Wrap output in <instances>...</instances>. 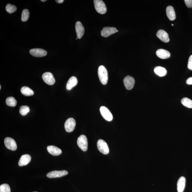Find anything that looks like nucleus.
<instances>
[{
	"instance_id": "nucleus-1",
	"label": "nucleus",
	"mask_w": 192,
	"mask_h": 192,
	"mask_svg": "<svg viewBox=\"0 0 192 192\" xmlns=\"http://www.w3.org/2000/svg\"><path fill=\"white\" fill-rule=\"evenodd\" d=\"M98 75L101 83L103 85L107 84L108 79V71L103 65H101L99 67Z\"/></svg>"
},
{
	"instance_id": "nucleus-2",
	"label": "nucleus",
	"mask_w": 192,
	"mask_h": 192,
	"mask_svg": "<svg viewBox=\"0 0 192 192\" xmlns=\"http://www.w3.org/2000/svg\"><path fill=\"white\" fill-rule=\"evenodd\" d=\"M95 8L97 12L100 14H104L107 11V6L101 0H94Z\"/></svg>"
},
{
	"instance_id": "nucleus-3",
	"label": "nucleus",
	"mask_w": 192,
	"mask_h": 192,
	"mask_svg": "<svg viewBox=\"0 0 192 192\" xmlns=\"http://www.w3.org/2000/svg\"><path fill=\"white\" fill-rule=\"evenodd\" d=\"M77 143L79 147L83 151H87L88 143L87 138L84 135H81L78 138Z\"/></svg>"
},
{
	"instance_id": "nucleus-4",
	"label": "nucleus",
	"mask_w": 192,
	"mask_h": 192,
	"mask_svg": "<svg viewBox=\"0 0 192 192\" xmlns=\"http://www.w3.org/2000/svg\"><path fill=\"white\" fill-rule=\"evenodd\" d=\"M97 147L100 152L104 155L109 153V150L107 143L103 140L99 139L97 142Z\"/></svg>"
},
{
	"instance_id": "nucleus-5",
	"label": "nucleus",
	"mask_w": 192,
	"mask_h": 192,
	"mask_svg": "<svg viewBox=\"0 0 192 192\" xmlns=\"http://www.w3.org/2000/svg\"><path fill=\"white\" fill-rule=\"evenodd\" d=\"M100 111L101 115L105 120L108 121L112 120V115L108 108L104 106H102L100 108Z\"/></svg>"
},
{
	"instance_id": "nucleus-6",
	"label": "nucleus",
	"mask_w": 192,
	"mask_h": 192,
	"mask_svg": "<svg viewBox=\"0 0 192 192\" xmlns=\"http://www.w3.org/2000/svg\"><path fill=\"white\" fill-rule=\"evenodd\" d=\"M42 78L44 82L49 85H53L55 83V78L50 72H45L43 74Z\"/></svg>"
},
{
	"instance_id": "nucleus-7",
	"label": "nucleus",
	"mask_w": 192,
	"mask_h": 192,
	"mask_svg": "<svg viewBox=\"0 0 192 192\" xmlns=\"http://www.w3.org/2000/svg\"><path fill=\"white\" fill-rule=\"evenodd\" d=\"M76 125L75 120L69 118L67 120L65 124V127L67 132H71L74 130Z\"/></svg>"
},
{
	"instance_id": "nucleus-8",
	"label": "nucleus",
	"mask_w": 192,
	"mask_h": 192,
	"mask_svg": "<svg viewBox=\"0 0 192 192\" xmlns=\"http://www.w3.org/2000/svg\"><path fill=\"white\" fill-rule=\"evenodd\" d=\"M4 143L6 147L9 150L12 151H15L17 150V143L14 140L11 138L6 137L4 139Z\"/></svg>"
},
{
	"instance_id": "nucleus-9",
	"label": "nucleus",
	"mask_w": 192,
	"mask_h": 192,
	"mask_svg": "<svg viewBox=\"0 0 192 192\" xmlns=\"http://www.w3.org/2000/svg\"><path fill=\"white\" fill-rule=\"evenodd\" d=\"M118 32V31L114 27H104L101 31V35L104 37H107Z\"/></svg>"
},
{
	"instance_id": "nucleus-10",
	"label": "nucleus",
	"mask_w": 192,
	"mask_h": 192,
	"mask_svg": "<svg viewBox=\"0 0 192 192\" xmlns=\"http://www.w3.org/2000/svg\"><path fill=\"white\" fill-rule=\"evenodd\" d=\"M123 83L126 89L128 90L132 89L135 83L134 78L129 76H126L123 79Z\"/></svg>"
},
{
	"instance_id": "nucleus-11",
	"label": "nucleus",
	"mask_w": 192,
	"mask_h": 192,
	"mask_svg": "<svg viewBox=\"0 0 192 192\" xmlns=\"http://www.w3.org/2000/svg\"><path fill=\"white\" fill-rule=\"evenodd\" d=\"M30 53L31 55L35 57H44L47 55V52L41 49H30Z\"/></svg>"
},
{
	"instance_id": "nucleus-12",
	"label": "nucleus",
	"mask_w": 192,
	"mask_h": 192,
	"mask_svg": "<svg viewBox=\"0 0 192 192\" xmlns=\"http://www.w3.org/2000/svg\"><path fill=\"white\" fill-rule=\"evenodd\" d=\"M68 171L63 170L61 171L55 170L51 171L47 174V177L49 178H60L68 174Z\"/></svg>"
},
{
	"instance_id": "nucleus-13",
	"label": "nucleus",
	"mask_w": 192,
	"mask_h": 192,
	"mask_svg": "<svg viewBox=\"0 0 192 192\" xmlns=\"http://www.w3.org/2000/svg\"><path fill=\"white\" fill-rule=\"evenodd\" d=\"M75 28L77 37L79 39H80L84 34V27L80 22L78 21L76 23Z\"/></svg>"
},
{
	"instance_id": "nucleus-14",
	"label": "nucleus",
	"mask_w": 192,
	"mask_h": 192,
	"mask_svg": "<svg viewBox=\"0 0 192 192\" xmlns=\"http://www.w3.org/2000/svg\"><path fill=\"white\" fill-rule=\"evenodd\" d=\"M157 36L162 41L164 42H168L170 40L168 33L163 30L158 31L157 33Z\"/></svg>"
},
{
	"instance_id": "nucleus-15",
	"label": "nucleus",
	"mask_w": 192,
	"mask_h": 192,
	"mask_svg": "<svg viewBox=\"0 0 192 192\" xmlns=\"http://www.w3.org/2000/svg\"><path fill=\"white\" fill-rule=\"evenodd\" d=\"M158 57L162 59H166L170 57V53L166 49H158L156 53Z\"/></svg>"
},
{
	"instance_id": "nucleus-16",
	"label": "nucleus",
	"mask_w": 192,
	"mask_h": 192,
	"mask_svg": "<svg viewBox=\"0 0 192 192\" xmlns=\"http://www.w3.org/2000/svg\"><path fill=\"white\" fill-rule=\"evenodd\" d=\"M31 160V157L29 155H24L22 156L19 159L18 164L20 166H23L27 165Z\"/></svg>"
},
{
	"instance_id": "nucleus-17",
	"label": "nucleus",
	"mask_w": 192,
	"mask_h": 192,
	"mask_svg": "<svg viewBox=\"0 0 192 192\" xmlns=\"http://www.w3.org/2000/svg\"><path fill=\"white\" fill-rule=\"evenodd\" d=\"M166 11L167 16L169 20L173 21L176 19L175 11L172 6H167Z\"/></svg>"
},
{
	"instance_id": "nucleus-18",
	"label": "nucleus",
	"mask_w": 192,
	"mask_h": 192,
	"mask_svg": "<svg viewBox=\"0 0 192 192\" xmlns=\"http://www.w3.org/2000/svg\"><path fill=\"white\" fill-rule=\"evenodd\" d=\"M47 150L50 154L54 156L59 155L62 153V151L57 147L49 146L47 147Z\"/></svg>"
},
{
	"instance_id": "nucleus-19",
	"label": "nucleus",
	"mask_w": 192,
	"mask_h": 192,
	"mask_svg": "<svg viewBox=\"0 0 192 192\" xmlns=\"http://www.w3.org/2000/svg\"><path fill=\"white\" fill-rule=\"evenodd\" d=\"M186 184V179L184 177H181L177 182V190L178 192H183L184 191Z\"/></svg>"
},
{
	"instance_id": "nucleus-20",
	"label": "nucleus",
	"mask_w": 192,
	"mask_h": 192,
	"mask_svg": "<svg viewBox=\"0 0 192 192\" xmlns=\"http://www.w3.org/2000/svg\"><path fill=\"white\" fill-rule=\"evenodd\" d=\"M78 80L75 76H73L70 78L66 84L67 90H71L72 88L76 86L77 84Z\"/></svg>"
},
{
	"instance_id": "nucleus-21",
	"label": "nucleus",
	"mask_w": 192,
	"mask_h": 192,
	"mask_svg": "<svg viewBox=\"0 0 192 192\" xmlns=\"http://www.w3.org/2000/svg\"><path fill=\"white\" fill-rule=\"evenodd\" d=\"M155 73L160 76H165L167 73L166 69L164 68L160 67H156L154 69Z\"/></svg>"
},
{
	"instance_id": "nucleus-22",
	"label": "nucleus",
	"mask_w": 192,
	"mask_h": 192,
	"mask_svg": "<svg viewBox=\"0 0 192 192\" xmlns=\"http://www.w3.org/2000/svg\"><path fill=\"white\" fill-rule=\"evenodd\" d=\"M21 92L22 94L26 96H32L34 94L33 90L28 87L24 86L22 87Z\"/></svg>"
},
{
	"instance_id": "nucleus-23",
	"label": "nucleus",
	"mask_w": 192,
	"mask_h": 192,
	"mask_svg": "<svg viewBox=\"0 0 192 192\" xmlns=\"http://www.w3.org/2000/svg\"><path fill=\"white\" fill-rule=\"evenodd\" d=\"M6 103L7 105L10 107H15L17 105V101L14 97H9L6 99Z\"/></svg>"
},
{
	"instance_id": "nucleus-24",
	"label": "nucleus",
	"mask_w": 192,
	"mask_h": 192,
	"mask_svg": "<svg viewBox=\"0 0 192 192\" xmlns=\"http://www.w3.org/2000/svg\"><path fill=\"white\" fill-rule=\"evenodd\" d=\"M182 104L187 108H192V100L187 98H182L181 100Z\"/></svg>"
},
{
	"instance_id": "nucleus-25",
	"label": "nucleus",
	"mask_w": 192,
	"mask_h": 192,
	"mask_svg": "<svg viewBox=\"0 0 192 192\" xmlns=\"http://www.w3.org/2000/svg\"><path fill=\"white\" fill-rule=\"evenodd\" d=\"M29 16H30V13L29 11L27 9H25L22 11L21 20L22 22H26L28 20L29 18Z\"/></svg>"
},
{
	"instance_id": "nucleus-26",
	"label": "nucleus",
	"mask_w": 192,
	"mask_h": 192,
	"mask_svg": "<svg viewBox=\"0 0 192 192\" xmlns=\"http://www.w3.org/2000/svg\"><path fill=\"white\" fill-rule=\"evenodd\" d=\"M30 108L27 106H22L19 109L20 113L22 116H25L30 112Z\"/></svg>"
},
{
	"instance_id": "nucleus-27",
	"label": "nucleus",
	"mask_w": 192,
	"mask_h": 192,
	"mask_svg": "<svg viewBox=\"0 0 192 192\" xmlns=\"http://www.w3.org/2000/svg\"><path fill=\"white\" fill-rule=\"evenodd\" d=\"M16 6L10 4H7L6 6V12L10 14H12L17 11Z\"/></svg>"
},
{
	"instance_id": "nucleus-28",
	"label": "nucleus",
	"mask_w": 192,
	"mask_h": 192,
	"mask_svg": "<svg viewBox=\"0 0 192 192\" xmlns=\"http://www.w3.org/2000/svg\"><path fill=\"white\" fill-rule=\"evenodd\" d=\"M0 192H11L10 186L8 184H6L1 185Z\"/></svg>"
},
{
	"instance_id": "nucleus-29",
	"label": "nucleus",
	"mask_w": 192,
	"mask_h": 192,
	"mask_svg": "<svg viewBox=\"0 0 192 192\" xmlns=\"http://www.w3.org/2000/svg\"><path fill=\"white\" fill-rule=\"evenodd\" d=\"M187 67L190 70L192 71V55L190 56L189 58Z\"/></svg>"
},
{
	"instance_id": "nucleus-30",
	"label": "nucleus",
	"mask_w": 192,
	"mask_h": 192,
	"mask_svg": "<svg viewBox=\"0 0 192 192\" xmlns=\"http://www.w3.org/2000/svg\"><path fill=\"white\" fill-rule=\"evenodd\" d=\"M184 2L187 7L192 8V0H185Z\"/></svg>"
},
{
	"instance_id": "nucleus-31",
	"label": "nucleus",
	"mask_w": 192,
	"mask_h": 192,
	"mask_svg": "<svg viewBox=\"0 0 192 192\" xmlns=\"http://www.w3.org/2000/svg\"><path fill=\"white\" fill-rule=\"evenodd\" d=\"M186 83L187 84L192 85V77L187 79L186 81Z\"/></svg>"
},
{
	"instance_id": "nucleus-32",
	"label": "nucleus",
	"mask_w": 192,
	"mask_h": 192,
	"mask_svg": "<svg viewBox=\"0 0 192 192\" xmlns=\"http://www.w3.org/2000/svg\"><path fill=\"white\" fill-rule=\"evenodd\" d=\"M64 1V0H56V2L58 3H62Z\"/></svg>"
},
{
	"instance_id": "nucleus-33",
	"label": "nucleus",
	"mask_w": 192,
	"mask_h": 192,
	"mask_svg": "<svg viewBox=\"0 0 192 192\" xmlns=\"http://www.w3.org/2000/svg\"><path fill=\"white\" fill-rule=\"evenodd\" d=\"M41 1L42 2H45L46 1V0H41Z\"/></svg>"
},
{
	"instance_id": "nucleus-34",
	"label": "nucleus",
	"mask_w": 192,
	"mask_h": 192,
	"mask_svg": "<svg viewBox=\"0 0 192 192\" xmlns=\"http://www.w3.org/2000/svg\"><path fill=\"white\" fill-rule=\"evenodd\" d=\"M0 89H1V85H0Z\"/></svg>"
},
{
	"instance_id": "nucleus-35",
	"label": "nucleus",
	"mask_w": 192,
	"mask_h": 192,
	"mask_svg": "<svg viewBox=\"0 0 192 192\" xmlns=\"http://www.w3.org/2000/svg\"><path fill=\"white\" fill-rule=\"evenodd\" d=\"M171 25L174 26V24H171Z\"/></svg>"
},
{
	"instance_id": "nucleus-36",
	"label": "nucleus",
	"mask_w": 192,
	"mask_h": 192,
	"mask_svg": "<svg viewBox=\"0 0 192 192\" xmlns=\"http://www.w3.org/2000/svg\"></svg>"
}]
</instances>
